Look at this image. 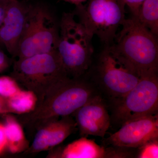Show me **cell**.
Segmentation results:
<instances>
[{
    "instance_id": "obj_1",
    "label": "cell",
    "mask_w": 158,
    "mask_h": 158,
    "mask_svg": "<svg viewBox=\"0 0 158 158\" xmlns=\"http://www.w3.org/2000/svg\"><path fill=\"white\" fill-rule=\"evenodd\" d=\"M100 94L93 82L83 77L68 78L49 90L33 111L18 115V120L29 130L37 131L60 117L71 116Z\"/></svg>"
},
{
    "instance_id": "obj_2",
    "label": "cell",
    "mask_w": 158,
    "mask_h": 158,
    "mask_svg": "<svg viewBox=\"0 0 158 158\" xmlns=\"http://www.w3.org/2000/svg\"><path fill=\"white\" fill-rule=\"evenodd\" d=\"M122 27L114 45L127 64L140 77L158 72L157 37L133 15Z\"/></svg>"
},
{
    "instance_id": "obj_3",
    "label": "cell",
    "mask_w": 158,
    "mask_h": 158,
    "mask_svg": "<svg viewBox=\"0 0 158 158\" xmlns=\"http://www.w3.org/2000/svg\"><path fill=\"white\" fill-rule=\"evenodd\" d=\"M59 26L56 51L62 65L69 77H81L91 64L94 36L74 13H64Z\"/></svg>"
},
{
    "instance_id": "obj_4",
    "label": "cell",
    "mask_w": 158,
    "mask_h": 158,
    "mask_svg": "<svg viewBox=\"0 0 158 158\" xmlns=\"http://www.w3.org/2000/svg\"><path fill=\"white\" fill-rule=\"evenodd\" d=\"M11 77L35 94L37 102L54 86L69 78L57 51L18 59Z\"/></svg>"
},
{
    "instance_id": "obj_5",
    "label": "cell",
    "mask_w": 158,
    "mask_h": 158,
    "mask_svg": "<svg viewBox=\"0 0 158 158\" xmlns=\"http://www.w3.org/2000/svg\"><path fill=\"white\" fill-rule=\"evenodd\" d=\"M59 27L54 15L42 5L29 6L16 57L23 59L56 51Z\"/></svg>"
},
{
    "instance_id": "obj_6",
    "label": "cell",
    "mask_w": 158,
    "mask_h": 158,
    "mask_svg": "<svg viewBox=\"0 0 158 158\" xmlns=\"http://www.w3.org/2000/svg\"><path fill=\"white\" fill-rule=\"evenodd\" d=\"M110 102L111 123L118 126L130 120L157 114L158 72L141 76L138 84L124 96Z\"/></svg>"
},
{
    "instance_id": "obj_7",
    "label": "cell",
    "mask_w": 158,
    "mask_h": 158,
    "mask_svg": "<svg viewBox=\"0 0 158 158\" xmlns=\"http://www.w3.org/2000/svg\"><path fill=\"white\" fill-rule=\"evenodd\" d=\"M140 77L111 44L100 54L93 83L110 101L124 96L138 84Z\"/></svg>"
},
{
    "instance_id": "obj_8",
    "label": "cell",
    "mask_w": 158,
    "mask_h": 158,
    "mask_svg": "<svg viewBox=\"0 0 158 158\" xmlns=\"http://www.w3.org/2000/svg\"><path fill=\"white\" fill-rule=\"evenodd\" d=\"M86 6H77L76 15L93 36L106 45L112 44L118 29L125 20L123 0H88Z\"/></svg>"
},
{
    "instance_id": "obj_9",
    "label": "cell",
    "mask_w": 158,
    "mask_h": 158,
    "mask_svg": "<svg viewBox=\"0 0 158 158\" xmlns=\"http://www.w3.org/2000/svg\"><path fill=\"white\" fill-rule=\"evenodd\" d=\"M158 139V115H148L125 123L116 132L104 138L105 146L137 148Z\"/></svg>"
},
{
    "instance_id": "obj_10",
    "label": "cell",
    "mask_w": 158,
    "mask_h": 158,
    "mask_svg": "<svg viewBox=\"0 0 158 158\" xmlns=\"http://www.w3.org/2000/svg\"><path fill=\"white\" fill-rule=\"evenodd\" d=\"M108 106L101 94L73 113L80 135L103 138L111 125Z\"/></svg>"
},
{
    "instance_id": "obj_11",
    "label": "cell",
    "mask_w": 158,
    "mask_h": 158,
    "mask_svg": "<svg viewBox=\"0 0 158 158\" xmlns=\"http://www.w3.org/2000/svg\"><path fill=\"white\" fill-rule=\"evenodd\" d=\"M28 7L19 0L8 3L5 18L0 27V42L14 56L17 55Z\"/></svg>"
},
{
    "instance_id": "obj_12",
    "label": "cell",
    "mask_w": 158,
    "mask_h": 158,
    "mask_svg": "<svg viewBox=\"0 0 158 158\" xmlns=\"http://www.w3.org/2000/svg\"><path fill=\"white\" fill-rule=\"evenodd\" d=\"M106 148L94 140L81 138L58 149L53 157L63 158H106Z\"/></svg>"
},
{
    "instance_id": "obj_13",
    "label": "cell",
    "mask_w": 158,
    "mask_h": 158,
    "mask_svg": "<svg viewBox=\"0 0 158 158\" xmlns=\"http://www.w3.org/2000/svg\"><path fill=\"white\" fill-rule=\"evenodd\" d=\"M6 114L3 123L7 141V150L11 153H18L29 148L28 142L26 139L22 125L16 118Z\"/></svg>"
},
{
    "instance_id": "obj_14",
    "label": "cell",
    "mask_w": 158,
    "mask_h": 158,
    "mask_svg": "<svg viewBox=\"0 0 158 158\" xmlns=\"http://www.w3.org/2000/svg\"><path fill=\"white\" fill-rule=\"evenodd\" d=\"M61 118L44 124L49 149L62 143L77 129L75 120L70 116Z\"/></svg>"
},
{
    "instance_id": "obj_15",
    "label": "cell",
    "mask_w": 158,
    "mask_h": 158,
    "mask_svg": "<svg viewBox=\"0 0 158 158\" xmlns=\"http://www.w3.org/2000/svg\"><path fill=\"white\" fill-rule=\"evenodd\" d=\"M37 98L31 90H21L14 96L7 99L8 107L11 113L17 115L32 112L36 107Z\"/></svg>"
},
{
    "instance_id": "obj_16",
    "label": "cell",
    "mask_w": 158,
    "mask_h": 158,
    "mask_svg": "<svg viewBox=\"0 0 158 158\" xmlns=\"http://www.w3.org/2000/svg\"><path fill=\"white\" fill-rule=\"evenodd\" d=\"M135 17L141 24L158 37V0H145Z\"/></svg>"
},
{
    "instance_id": "obj_17",
    "label": "cell",
    "mask_w": 158,
    "mask_h": 158,
    "mask_svg": "<svg viewBox=\"0 0 158 158\" xmlns=\"http://www.w3.org/2000/svg\"><path fill=\"white\" fill-rule=\"evenodd\" d=\"M21 90L18 83L12 77H0V96L9 98Z\"/></svg>"
},
{
    "instance_id": "obj_18",
    "label": "cell",
    "mask_w": 158,
    "mask_h": 158,
    "mask_svg": "<svg viewBox=\"0 0 158 158\" xmlns=\"http://www.w3.org/2000/svg\"><path fill=\"white\" fill-rule=\"evenodd\" d=\"M137 148L136 158H158V139L148 141Z\"/></svg>"
},
{
    "instance_id": "obj_19",
    "label": "cell",
    "mask_w": 158,
    "mask_h": 158,
    "mask_svg": "<svg viewBox=\"0 0 158 158\" xmlns=\"http://www.w3.org/2000/svg\"><path fill=\"white\" fill-rule=\"evenodd\" d=\"M145 0H123L129 8L133 16H137L142 3Z\"/></svg>"
},
{
    "instance_id": "obj_20",
    "label": "cell",
    "mask_w": 158,
    "mask_h": 158,
    "mask_svg": "<svg viewBox=\"0 0 158 158\" xmlns=\"http://www.w3.org/2000/svg\"><path fill=\"white\" fill-rule=\"evenodd\" d=\"M7 149V141L4 124L0 122V155Z\"/></svg>"
},
{
    "instance_id": "obj_21",
    "label": "cell",
    "mask_w": 158,
    "mask_h": 158,
    "mask_svg": "<svg viewBox=\"0 0 158 158\" xmlns=\"http://www.w3.org/2000/svg\"><path fill=\"white\" fill-rule=\"evenodd\" d=\"M10 65V61L6 54L0 50V73L6 70Z\"/></svg>"
},
{
    "instance_id": "obj_22",
    "label": "cell",
    "mask_w": 158,
    "mask_h": 158,
    "mask_svg": "<svg viewBox=\"0 0 158 158\" xmlns=\"http://www.w3.org/2000/svg\"><path fill=\"white\" fill-rule=\"evenodd\" d=\"M11 114L7 104V99L0 96V115Z\"/></svg>"
},
{
    "instance_id": "obj_23",
    "label": "cell",
    "mask_w": 158,
    "mask_h": 158,
    "mask_svg": "<svg viewBox=\"0 0 158 158\" xmlns=\"http://www.w3.org/2000/svg\"><path fill=\"white\" fill-rule=\"evenodd\" d=\"M8 3L0 0V27L2 24L5 18Z\"/></svg>"
},
{
    "instance_id": "obj_24",
    "label": "cell",
    "mask_w": 158,
    "mask_h": 158,
    "mask_svg": "<svg viewBox=\"0 0 158 158\" xmlns=\"http://www.w3.org/2000/svg\"><path fill=\"white\" fill-rule=\"evenodd\" d=\"M64 1L72 3V4H74L77 6L83 4V3L85 2L88 0H64Z\"/></svg>"
},
{
    "instance_id": "obj_25",
    "label": "cell",
    "mask_w": 158,
    "mask_h": 158,
    "mask_svg": "<svg viewBox=\"0 0 158 158\" xmlns=\"http://www.w3.org/2000/svg\"><path fill=\"white\" fill-rule=\"evenodd\" d=\"M1 1H3V2H6L9 3L11 1H14V0H1Z\"/></svg>"
}]
</instances>
